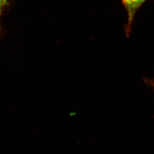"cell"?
I'll list each match as a JSON object with an SVG mask.
<instances>
[{"instance_id":"1","label":"cell","mask_w":154,"mask_h":154,"mask_svg":"<svg viewBox=\"0 0 154 154\" xmlns=\"http://www.w3.org/2000/svg\"><path fill=\"white\" fill-rule=\"evenodd\" d=\"M147 0H121L127 14V22L125 26V32L127 37H129L132 30V25L134 17L143 4Z\"/></svg>"},{"instance_id":"3","label":"cell","mask_w":154,"mask_h":154,"mask_svg":"<svg viewBox=\"0 0 154 154\" xmlns=\"http://www.w3.org/2000/svg\"><path fill=\"white\" fill-rule=\"evenodd\" d=\"M150 82L149 83H150V84H151L152 85H153V86H154V82H153L152 81H149Z\"/></svg>"},{"instance_id":"2","label":"cell","mask_w":154,"mask_h":154,"mask_svg":"<svg viewBox=\"0 0 154 154\" xmlns=\"http://www.w3.org/2000/svg\"><path fill=\"white\" fill-rule=\"evenodd\" d=\"M8 5H9V2L8 0H0V18L4 10ZM1 29L0 26V34H1Z\"/></svg>"}]
</instances>
